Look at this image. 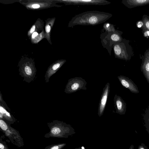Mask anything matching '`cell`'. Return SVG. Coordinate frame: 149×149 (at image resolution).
<instances>
[{
    "instance_id": "11",
    "label": "cell",
    "mask_w": 149,
    "mask_h": 149,
    "mask_svg": "<svg viewBox=\"0 0 149 149\" xmlns=\"http://www.w3.org/2000/svg\"><path fill=\"white\" fill-rule=\"evenodd\" d=\"M117 78L122 85L129 90L131 92L134 93H139L137 86L131 79L123 75L118 76Z\"/></svg>"
},
{
    "instance_id": "24",
    "label": "cell",
    "mask_w": 149,
    "mask_h": 149,
    "mask_svg": "<svg viewBox=\"0 0 149 149\" xmlns=\"http://www.w3.org/2000/svg\"><path fill=\"white\" fill-rule=\"evenodd\" d=\"M138 149H148L147 147L145 146V144L141 143V144L139 146Z\"/></svg>"
},
{
    "instance_id": "22",
    "label": "cell",
    "mask_w": 149,
    "mask_h": 149,
    "mask_svg": "<svg viewBox=\"0 0 149 149\" xmlns=\"http://www.w3.org/2000/svg\"><path fill=\"white\" fill-rule=\"evenodd\" d=\"M0 105H1L4 107L6 109H7L9 111L10 110V109L8 107L5 101L3 100L1 93H0Z\"/></svg>"
},
{
    "instance_id": "18",
    "label": "cell",
    "mask_w": 149,
    "mask_h": 149,
    "mask_svg": "<svg viewBox=\"0 0 149 149\" xmlns=\"http://www.w3.org/2000/svg\"><path fill=\"white\" fill-rule=\"evenodd\" d=\"M103 29L105 31L107 32L114 31L116 30L113 24L108 22L104 24L103 26Z\"/></svg>"
},
{
    "instance_id": "7",
    "label": "cell",
    "mask_w": 149,
    "mask_h": 149,
    "mask_svg": "<svg viewBox=\"0 0 149 149\" xmlns=\"http://www.w3.org/2000/svg\"><path fill=\"white\" fill-rule=\"evenodd\" d=\"M19 74L24 78L23 81L29 83L33 81L36 73L35 67L33 65L25 64L20 66Z\"/></svg>"
},
{
    "instance_id": "26",
    "label": "cell",
    "mask_w": 149,
    "mask_h": 149,
    "mask_svg": "<svg viewBox=\"0 0 149 149\" xmlns=\"http://www.w3.org/2000/svg\"><path fill=\"white\" fill-rule=\"evenodd\" d=\"M35 29V25L33 26L30 31V33H33Z\"/></svg>"
},
{
    "instance_id": "5",
    "label": "cell",
    "mask_w": 149,
    "mask_h": 149,
    "mask_svg": "<svg viewBox=\"0 0 149 149\" xmlns=\"http://www.w3.org/2000/svg\"><path fill=\"white\" fill-rule=\"evenodd\" d=\"M123 33L122 31L116 30L113 32L105 31L101 34L100 38L102 45L107 50L110 56L114 43L121 41L123 39L122 37Z\"/></svg>"
},
{
    "instance_id": "15",
    "label": "cell",
    "mask_w": 149,
    "mask_h": 149,
    "mask_svg": "<svg viewBox=\"0 0 149 149\" xmlns=\"http://www.w3.org/2000/svg\"><path fill=\"white\" fill-rule=\"evenodd\" d=\"M0 118L10 125L13 124L16 121L14 117L1 105H0Z\"/></svg>"
},
{
    "instance_id": "14",
    "label": "cell",
    "mask_w": 149,
    "mask_h": 149,
    "mask_svg": "<svg viewBox=\"0 0 149 149\" xmlns=\"http://www.w3.org/2000/svg\"><path fill=\"white\" fill-rule=\"evenodd\" d=\"M121 3L126 7L132 8L149 4V0H123Z\"/></svg>"
},
{
    "instance_id": "21",
    "label": "cell",
    "mask_w": 149,
    "mask_h": 149,
    "mask_svg": "<svg viewBox=\"0 0 149 149\" xmlns=\"http://www.w3.org/2000/svg\"><path fill=\"white\" fill-rule=\"evenodd\" d=\"M142 33L143 36L148 38H149V30L146 29L144 26L141 29Z\"/></svg>"
},
{
    "instance_id": "16",
    "label": "cell",
    "mask_w": 149,
    "mask_h": 149,
    "mask_svg": "<svg viewBox=\"0 0 149 149\" xmlns=\"http://www.w3.org/2000/svg\"><path fill=\"white\" fill-rule=\"evenodd\" d=\"M143 119L146 130L149 135V107L145 111Z\"/></svg>"
},
{
    "instance_id": "29",
    "label": "cell",
    "mask_w": 149,
    "mask_h": 149,
    "mask_svg": "<svg viewBox=\"0 0 149 149\" xmlns=\"http://www.w3.org/2000/svg\"><path fill=\"white\" fill-rule=\"evenodd\" d=\"M74 149H85L84 146H81L77 148H75Z\"/></svg>"
},
{
    "instance_id": "28",
    "label": "cell",
    "mask_w": 149,
    "mask_h": 149,
    "mask_svg": "<svg viewBox=\"0 0 149 149\" xmlns=\"http://www.w3.org/2000/svg\"><path fill=\"white\" fill-rule=\"evenodd\" d=\"M38 35V33L37 32H33L32 35V38H34Z\"/></svg>"
},
{
    "instance_id": "25",
    "label": "cell",
    "mask_w": 149,
    "mask_h": 149,
    "mask_svg": "<svg viewBox=\"0 0 149 149\" xmlns=\"http://www.w3.org/2000/svg\"><path fill=\"white\" fill-rule=\"evenodd\" d=\"M51 29V27L49 25H47L45 27L46 31L47 33H49L50 32Z\"/></svg>"
},
{
    "instance_id": "19",
    "label": "cell",
    "mask_w": 149,
    "mask_h": 149,
    "mask_svg": "<svg viewBox=\"0 0 149 149\" xmlns=\"http://www.w3.org/2000/svg\"><path fill=\"white\" fill-rule=\"evenodd\" d=\"M141 20L143 23L144 27L149 30V16L144 15Z\"/></svg>"
},
{
    "instance_id": "23",
    "label": "cell",
    "mask_w": 149,
    "mask_h": 149,
    "mask_svg": "<svg viewBox=\"0 0 149 149\" xmlns=\"http://www.w3.org/2000/svg\"><path fill=\"white\" fill-rule=\"evenodd\" d=\"M136 25L138 28L142 29L144 26L143 23L141 19L137 21L136 22Z\"/></svg>"
},
{
    "instance_id": "1",
    "label": "cell",
    "mask_w": 149,
    "mask_h": 149,
    "mask_svg": "<svg viewBox=\"0 0 149 149\" xmlns=\"http://www.w3.org/2000/svg\"><path fill=\"white\" fill-rule=\"evenodd\" d=\"M112 16V14L97 10L87 11L73 17L68 26L73 28L76 25L95 26L105 22Z\"/></svg>"
},
{
    "instance_id": "2",
    "label": "cell",
    "mask_w": 149,
    "mask_h": 149,
    "mask_svg": "<svg viewBox=\"0 0 149 149\" xmlns=\"http://www.w3.org/2000/svg\"><path fill=\"white\" fill-rule=\"evenodd\" d=\"M50 131L44 135L46 138L50 137L68 138L76 133L72 126L63 121L57 120L47 123Z\"/></svg>"
},
{
    "instance_id": "6",
    "label": "cell",
    "mask_w": 149,
    "mask_h": 149,
    "mask_svg": "<svg viewBox=\"0 0 149 149\" xmlns=\"http://www.w3.org/2000/svg\"><path fill=\"white\" fill-rule=\"evenodd\" d=\"M87 82L81 77H76L69 79L67 83L64 92L70 94L81 90H86Z\"/></svg>"
},
{
    "instance_id": "3",
    "label": "cell",
    "mask_w": 149,
    "mask_h": 149,
    "mask_svg": "<svg viewBox=\"0 0 149 149\" xmlns=\"http://www.w3.org/2000/svg\"><path fill=\"white\" fill-rule=\"evenodd\" d=\"M130 42L129 40L123 38L121 41L114 43L113 48L116 58L126 61L131 59L134 55V52Z\"/></svg>"
},
{
    "instance_id": "9",
    "label": "cell",
    "mask_w": 149,
    "mask_h": 149,
    "mask_svg": "<svg viewBox=\"0 0 149 149\" xmlns=\"http://www.w3.org/2000/svg\"><path fill=\"white\" fill-rule=\"evenodd\" d=\"M110 84L108 82L103 88L98 107V114L100 117L102 115L104 112L110 92Z\"/></svg>"
},
{
    "instance_id": "4",
    "label": "cell",
    "mask_w": 149,
    "mask_h": 149,
    "mask_svg": "<svg viewBox=\"0 0 149 149\" xmlns=\"http://www.w3.org/2000/svg\"><path fill=\"white\" fill-rule=\"evenodd\" d=\"M0 128L1 131L9 139L13 144L18 148L24 146L23 139L19 132L1 118H0Z\"/></svg>"
},
{
    "instance_id": "13",
    "label": "cell",
    "mask_w": 149,
    "mask_h": 149,
    "mask_svg": "<svg viewBox=\"0 0 149 149\" xmlns=\"http://www.w3.org/2000/svg\"><path fill=\"white\" fill-rule=\"evenodd\" d=\"M66 61L65 60H61L52 65L48 68L44 77L46 83L49 82L50 77L56 73Z\"/></svg>"
},
{
    "instance_id": "8",
    "label": "cell",
    "mask_w": 149,
    "mask_h": 149,
    "mask_svg": "<svg viewBox=\"0 0 149 149\" xmlns=\"http://www.w3.org/2000/svg\"><path fill=\"white\" fill-rule=\"evenodd\" d=\"M61 1L67 5H105L111 3L105 0H66Z\"/></svg>"
},
{
    "instance_id": "30",
    "label": "cell",
    "mask_w": 149,
    "mask_h": 149,
    "mask_svg": "<svg viewBox=\"0 0 149 149\" xmlns=\"http://www.w3.org/2000/svg\"><path fill=\"white\" fill-rule=\"evenodd\" d=\"M129 149H134V145L132 144Z\"/></svg>"
},
{
    "instance_id": "17",
    "label": "cell",
    "mask_w": 149,
    "mask_h": 149,
    "mask_svg": "<svg viewBox=\"0 0 149 149\" xmlns=\"http://www.w3.org/2000/svg\"><path fill=\"white\" fill-rule=\"evenodd\" d=\"M66 145L65 143L52 144L46 147L44 149H62Z\"/></svg>"
},
{
    "instance_id": "10",
    "label": "cell",
    "mask_w": 149,
    "mask_h": 149,
    "mask_svg": "<svg viewBox=\"0 0 149 149\" xmlns=\"http://www.w3.org/2000/svg\"><path fill=\"white\" fill-rule=\"evenodd\" d=\"M142 60L141 70L149 84V48L146 49L143 55H140Z\"/></svg>"
},
{
    "instance_id": "20",
    "label": "cell",
    "mask_w": 149,
    "mask_h": 149,
    "mask_svg": "<svg viewBox=\"0 0 149 149\" xmlns=\"http://www.w3.org/2000/svg\"><path fill=\"white\" fill-rule=\"evenodd\" d=\"M3 136H1L0 139V149H9L6 142L2 140Z\"/></svg>"
},
{
    "instance_id": "12",
    "label": "cell",
    "mask_w": 149,
    "mask_h": 149,
    "mask_svg": "<svg viewBox=\"0 0 149 149\" xmlns=\"http://www.w3.org/2000/svg\"><path fill=\"white\" fill-rule=\"evenodd\" d=\"M116 112L120 115H124L126 111V104L122 97L115 94L113 98Z\"/></svg>"
},
{
    "instance_id": "27",
    "label": "cell",
    "mask_w": 149,
    "mask_h": 149,
    "mask_svg": "<svg viewBox=\"0 0 149 149\" xmlns=\"http://www.w3.org/2000/svg\"><path fill=\"white\" fill-rule=\"evenodd\" d=\"M32 7L34 8H39L40 7V6L39 4H34L32 6Z\"/></svg>"
}]
</instances>
